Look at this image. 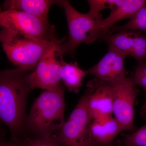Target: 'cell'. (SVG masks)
Returning a JSON list of instances; mask_svg holds the SVG:
<instances>
[{"instance_id":"cell-4","label":"cell","mask_w":146,"mask_h":146,"mask_svg":"<svg viewBox=\"0 0 146 146\" xmlns=\"http://www.w3.org/2000/svg\"><path fill=\"white\" fill-rule=\"evenodd\" d=\"M56 4L64 8L68 23V39L62 44L65 54L73 55L77 48L82 43L91 44L99 39L98 25L102 17L95 18L87 13H80L68 1H57Z\"/></svg>"},{"instance_id":"cell-12","label":"cell","mask_w":146,"mask_h":146,"mask_svg":"<svg viewBox=\"0 0 146 146\" xmlns=\"http://www.w3.org/2000/svg\"><path fill=\"white\" fill-rule=\"evenodd\" d=\"M123 131L118 120L112 116L92 121L90 126L94 146H109Z\"/></svg>"},{"instance_id":"cell-17","label":"cell","mask_w":146,"mask_h":146,"mask_svg":"<svg viewBox=\"0 0 146 146\" xmlns=\"http://www.w3.org/2000/svg\"><path fill=\"white\" fill-rule=\"evenodd\" d=\"M131 56L138 63L146 62V35L136 31Z\"/></svg>"},{"instance_id":"cell-23","label":"cell","mask_w":146,"mask_h":146,"mask_svg":"<svg viewBox=\"0 0 146 146\" xmlns=\"http://www.w3.org/2000/svg\"><path fill=\"white\" fill-rule=\"evenodd\" d=\"M141 116L144 120L146 121V104L141 110Z\"/></svg>"},{"instance_id":"cell-18","label":"cell","mask_w":146,"mask_h":146,"mask_svg":"<svg viewBox=\"0 0 146 146\" xmlns=\"http://www.w3.org/2000/svg\"><path fill=\"white\" fill-rule=\"evenodd\" d=\"M123 146H146V124L131 134L123 136Z\"/></svg>"},{"instance_id":"cell-13","label":"cell","mask_w":146,"mask_h":146,"mask_svg":"<svg viewBox=\"0 0 146 146\" xmlns=\"http://www.w3.org/2000/svg\"><path fill=\"white\" fill-rule=\"evenodd\" d=\"M56 2L50 0H7L2 7L3 10L15 9L48 20L50 8Z\"/></svg>"},{"instance_id":"cell-20","label":"cell","mask_w":146,"mask_h":146,"mask_svg":"<svg viewBox=\"0 0 146 146\" xmlns=\"http://www.w3.org/2000/svg\"><path fill=\"white\" fill-rule=\"evenodd\" d=\"M18 145L20 146H60L54 137L36 139L26 138Z\"/></svg>"},{"instance_id":"cell-8","label":"cell","mask_w":146,"mask_h":146,"mask_svg":"<svg viewBox=\"0 0 146 146\" xmlns=\"http://www.w3.org/2000/svg\"><path fill=\"white\" fill-rule=\"evenodd\" d=\"M113 93V114L124 130L134 129V105L138 90L131 78L110 82Z\"/></svg>"},{"instance_id":"cell-3","label":"cell","mask_w":146,"mask_h":146,"mask_svg":"<svg viewBox=\"0 0 146 146\" xmlns=\"http://www.w3.org/2000/svg\"><path fill=\"white\" fill-rule=\"evenodd\" d=\"M0 40L9 60L17 68L34 71L55 42L43 41L2 28Z\"/></svg>"},{"instance_id":"cell-1","label":"cell","mask_w":146,"mask_h":146,"mask_svg":"<svg viewBox=\"0 0 146 146\" xmlns=\"http://www.w3.org/2000/svg\"><path fill=\"white\" fill-rule=\"evenodd\" d=\"M31 72L17 68L0 74V117L17 144L25 125L27 99L32 90L28 79Z\"/></svg>"},{"instance_id":"cell-16","label":"cell","mask_w":146,"mask_h":146,"mask_svg":"<svg viewBox=\"0 0 146 146\" xmlns=\"http://www.w3.org/2000/svg\"><path fill=\"white\" fill-rule=\"evenodd\" d=\"M112 31H146V6L142 7L125 25L120 26H114L112 28Z\"/></svg>"},{"instance_id":"cell-5","label":"cell","mask_w":146,"mask_h":146,"mask_svg":"<svg viewBox=\"0 0 146 146\" xmlns=\"http://www.w3.org/2000/svg\"><path fill=\"white\" fill-rule=\"evenodd\" d=\"M89 92L86 89L60 130L54 137L65 146H94L91 135L88 111Z\"/></svg>"},{"instance_id":"cell-10","label":"cell","mask_w":146,"mask_h":146,"mask_svg":"<svg viewBox=\"0 0 146 146\" xmlns=\"http://www.w3.org/2000/svg\"><path fill=\"white\" fill-rule=\"evenodd\" d=\"M127 56L124 53L109 48L99 62L88 70V74L97 80L107 82L123 78L126 77L124 61Z\"/></svg>"},{"instance_id":"cell-9","label":"cell","mask_w":146,"mask_h":146,"mask_svg":"<svg viewBox=\"0 0 146 146\" xmlns=\"http://www.w3.org/2000/svg\"><path fill=\"white\" fill-rule=\"evenodd\" d=\"M88 111L91 121L112 116L113 93L110 82L94 78L87 84Z\"/></svg>"},{"instance_id":"cell-21","label":"cell","mask_w":146,"mask_h":146,"mask_svg":"<svg viewBox=\"0 0 146 146\" xmlns=\"http://www.w3.org/2000/svg\"><path fill=\"white\" fill-rule=\"evenodd\" d=\"M132 78L135 85L141 86L146 95V62L138 63Z\"/></svg>"},{"instance_id":"cell-2","label":"cell","mask_w":146,"mask_h":146,"mask_svg":"<svg viewBox=\"0 0 146 146\" xmlns=\"http://www.w3.org/2000/svg\"><path fill=\"white\" fill-rule=\"evenodd\" d=\"M64 94L60 85L42 92L33 103L25 124L38 138L54 137L65 123Z\"/></svg>"},{"instance_id":"cell-14","label":"cell","mask_w":146,"mask_h":146,"mask_svg":"<svg viewBox=\"0 0 146 146\" xmlns=\"http://www.w3.org/2000/svg\"><path fill=\"white\" fill-rule=\"evenodd\" d=\"M136 31H124L115 34L108 33L102 39L107 42L109 48L114 49L131 56Z\"/></svg>"},{"instance_id":"cell-7","label":"cell","mask_w":146,"mask_h":146,"mask_svg":"<svg viewBox=\"0 0 146 146\" xmlns=\"http://www.w3.org/2000/svg\"><path fill=\"white\" fill-rule=\"evenodd\" d=\"M63 42L60 40L55 43L42 58L34 70L29 74L28 79L32 90L36 88L45 91L51 90L60 85L65 61Z\"/></svg>"},{"instance_id":"cell-15","label":"cell","mask_w":146,"mask_h":146,"mask_svg":"<svg viewBox=\"0 0 146 146\" xmlns=\"http://www.w3.org/2000/svg\"><path fill=\"white\" fill-rule=\"evenodd\" d=\"M87 74L88 71L81 69L77 62L68 63L64 61L61 80L69 91L77 93L82 85L84 78Z\"/></svg>"},{"instance_id":"cell-19","label":"cell","mask_w":146,"mask_h":146,"mask_svg":"<svg viewBox=\"0 0 146 146\" xmlns=\"http://www.w3.org/2000/svg\"><path fill=\"white\" fill-rule=\"evenodd\" d=\"M117 0H106V1H96L90 0L87 1L89 3L90 9L89 15L95 18L102 17L100 13L101 11L105 9L109 8L112 9L115 7Z\"/></svg>"},{"instance_id":"cell-11","label":"cell","mask_w":146,"mask_h":146,"mask_svg":"<svg viewBox=\"0 0 146 146\" xmlns=\"http://www.w3.org/2000/svg\"><path fill=\"white\" fill-rule=\"evenodd\" d=\"M146 6L145 0H117L108 17L99 21L98 27L99 39L109 33L110 29L118 21L131 18L140 9Z\"/></svg>"},{"instance_id":"cell-6","label":"cell","mask_w":146,"mask_h":146,"mask_svg":"<svg viewBox=\"0 0 146 146\" xmlns=\"http://www.w3.org/2000/svg\"><path fill=\"white\" fill-rule=\"evenodd\" d=\"M2 28L43 41H58L54 28L48 21L15 9L0 12Z\"/></svg>"},{"instance_id":"cell-22","label":"cell","mask_w":146,"mask_h":146,"mask_svg":"<svg viewBox=\"0 0 146 146\" xmlns=\"http://www.w3.org/2000/svg\"><path fill=\"white\" fill-rule=\"evenodd\" d=\"M0 146H20L14 143L6 142L4 141H1V142Z\"/></svg>"}]
</instances>
